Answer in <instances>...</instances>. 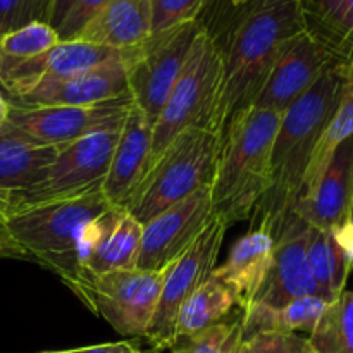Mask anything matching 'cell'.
I'll use <instances>...</instances> for the list:
<instances>
[{
	"label": "cell",
	"instance_id": "f35d334b",
	"mask_svg": "<svg viewBox=\"0 0 353 353\" xmlns=\"http://www.w3.org/2000/svg\"><path fill=\"white\" fill-rule=\"evenodd\" d=\"M9 112H10L9 100L6 99L2 88H0V126H2V124L7 121V117H9Z\"/></svg>",
	"mask_w": 353,
	"mask_h": 353
},
{
	"label": "cell",
	"instance_id": "9c48e42d",
	"mask_svg": "<svg viewBox=\"0 0 353 353\" xmlns=\"http://www.w3.org/2000/svg\"><path fill=\"white\" fill-rule=\"evenodd\" d=\"M228 228L230 226L223 219L214 216L195 243L168 268L157 310L145 336L150 341L152 348L164 352L171 350L176 345L179 310L216 269Z\"/></svg>",
	"mask_w": 353,
	"mask_h": 353
},
{
	"label": "cell",
	"instance_id": "8fae6325",
	"mask_svg": "<svg viewBox=\"0 0 353 353\" xmlns=\"http://www.w3.org/2000/svg\"><path fill=\"white\" fill-rule=\"evenodd\" d=\"M134 105L130 92L95 105H62L16 109L10 107L7 121L23 138L37 145H69L76 140L117 130Z\"/></svg>",
	"mask_w": 353,
	"mask_h": 353
},
{
	"label": "cell",
	"instance_id": "52a82bcc",
	"mask_svg": "<svg viewBox=\"0 0 353 353\" xmlns=\"http://www.w3.org/2000/svg\"><path fill=\"white\" fill-rule=\"evenodd\" d=\"M203 24L200 21L181 24L172 30L155 33L138 47L126 50L124 64L128 72V90L134 105L154 126L181 74L196 34Z\"/></svg>",
	"mask_w": 353,
	"mask_h": 353
},
{
	"label": "cell",
	"instance_id": "ffe728a7",
	"mask_svg": "<svg viewBox=\"0 0 353 353\" xmlns=\"http://www.w3.org/2000/svg\"><path fill=\"white\" fill-rule=\"evenodd\" d=\"M276 240L264 230H248L231 247L226 262L212 271L236 296L241 314L254 303L262 283L272 265Z\"/></svg>",
	"mask_w": 353,
	"mask_h": 353
},
{
	"label": "cell",
	"instance_id": "60d3db41",
	"mask_svg": "<svg viewBox=\"0 0 353 353\" xmlns=\"http://www.w3.org/2000/svg\"><path fill=\"white\" fill-rule=\"evenodd\" d=\"M137 353H162V352L161 350H155V348H150V350H140V348H138Z\"/></svg>",
	"mask_w": 353,
	"mask_h": 353
},
{
	"label": "cell",
	"instance_id": "4316f807",
	"mask_svg": "<svg viewBox=\"0 0 353 353\" xmlns=\"http://www.w3.org/2000/svg\"><path fill=\"white\" fill-rule=\"evenodd\" d=\"M307 340L314 353H353V292L327 303Z\"/></svg>",
	"mask_w": 353,
	"mask_h": 353
},
{
	"label": "cell",
	"instance_id": "74e56055",
	"mask_svg": "<svg viewBox=\"0 0 353 353\" xmlns=\"http://www.w3.org/2000/svg\"><path fill=\"white\" fill-rule=\"evenodd\" d=\"M10 214H12V200L9 195L0 192V230H6V223Z\"/></svg>",
	"mask_w": 353,
	"mask_h": 353
},
{
	"label": "cell",
	"instance_id": "1f68e13d",
	"mask_svg": "<svg viewBox=\"0 0 353 353\" xmlns=\"http://www.w3.org/2000/svg\"><path fill=\"white\" fill-rule=\"evenodd\" d=\"M209 0H152V34L199 21Z\"/></svg>",
	"mask_w": 353,
	"mask_h": 353
},
{
	"label": "cell",
	"instance_id": "6da1fadb",
	"mask_svg": "<svg viewBox=\"0 0 353 353\" xmlns=\"http://www.w3.org/2000/svg\"><path fill=\"white\" fill-rule=\"evenodd\" d=\"M303 31L295 0H250L238 7L223 50V76L210 131L224 140L254 109L283 45Z\"/></svg>",
	"mask_w": 353,
	"mask_h": 353
},
{
	"label": "cell",
	"instance_id": "7c38bea8",
	"mask_svg": "<svg viewBox=\"0 0 353 353\" xmlns=\"http://www.w3.org/2000/svg\"><path fill=\"white\" fill-rule=\"evenodd\" d=\"M214 219L210 186L196 190L143 224L137 268L162 271L185 254Z\"/></svg>",
	"mask_w": 353,
	"mask_h": 353
},
{
	"label": "cell",
	"instance_id": "836d02e7",
	"mask_svg": "<svg viewBox=\"0 0 353 353\" xmlns=\"http://www.w3.org/2000/svg\"><path fill=\"white\" fill-rule=\"evenodd\" d=\"M109 0H74L69 12L65 14L64 21L61 26L57 28L59 40L61 41H71L74 40L76 34L79 33L83 26L102 9Z\"/></svg>",
	"mask_w": 353,
	"mask_h": 353
},
{
	"label": "cell",
	"instance_id": "30bf717a",
	"mask_svg": "<svg viewBox=\"0 0 353 353\" xmlns=\"http://www.w3.org/2000/svg\"><path fill=\"white\" fill-rule=\"evenodd\" d=\"M168 268L162 271L121 269L97 276L88 286L85 305L102 316L116 333L145 338L157 310Z\"/></svg>",
	"mask_w": 353,
	"mask_h": 353
},
{
	"label": "cell",
	"instance_id": "44dd1931",
	"mask_svg": "<svg viewBox=\"0 0 353 353\" xmlns=\"http://www.w3.org/2000/svg\"><path fill=\"white\" fill-rule=\"evenodd\" d=\"M152 37V0H109L74 40L130 50Z\"/></svg>",
	"mask_w": 353,
	"mask_h": 353
},
{
	"label": "cell",
	"instance_id": "4dcf8cb0",
	"mask_svg": "<svg viewBox=\"0 0 353 353\" xmlns=\"http://www.w3.org/2000/svg\"><path fill=\"white\" fill-rule=\"evenodd\" d=\"M54 0H0V38L31 23H48Z\"/></svg>",
	"mask_w": 353,
	"mask_h": 353
},
{
	"label": "cell",
	"instance_id": "277c9868",
	"mask_svg": "<svg viewBox=\"0 0 353 353\" xmlns=\"http://www.w3.org/2000/svg\"><path fill=\"white\" fill-rule=\"evenodd\" d=\"M281 114L252 109L221 141L210 195L214 216L228 226L250 221L269 188L271 152Z\"/></svg>",
	"mask_w": 353,
	"mask_h": 353
},
{
	"label": "cell",
	"instance_id": "3957f363",
	"mask_svg": "<svg viewBox=\"0 0 353 353\" xmlns=\"http://www.w3.org/2000/svg\"><path fill=\"white\" fill-rule=\"evenodd\" d=\"M112 207L99 188L76 199L17 210L7 219L6 231L31 261L54 271L85 303L88 283L79 265L83 233Z\"/></svg>",
	"mask_w": 353,
	"mask_h": 353
},
{
	"label": "cell",
	"instance_id": "ab89813d",
	"mask_svg": "<svg viewBox=\"0 0 353 353\" xmlns=\"http://www.w3.org/2000/svg\"><path fill=\"white\" fill-rule=\"evenodd\" d=\"M248 2H250V0H230L231 6L236 7V9H238V7H243L245 3H248Z\"/></svg>",
	"mask_w": 353,
	"mask_h": 353
},
{
	"label": "cell",
	"instance_id": "5bb4252c",
	"mask_svg": "<svg viewBox=\"0 0 353 353\" xmlns=\"http://www.w3.org/2000/svg\"><path fill=\"white\" fill-rule=\"evenodd\" d=\"M295 214L309 226L326 231L353 223V134L334 148L319 178L296 203Z\"/></svg>",
	"mask_w": 353,
	"mask_h": 353
},
{
	"label": "cell",
	"instance_id": "d590c367",
	"mask_svg": "<svg viewBox=\"0 0 353 353\" xmlns=\"http://www.w3.org/2000/svg\"><path fill=\"white\" fill-rule=\"evenodd\" d=\"M0 257L2 259H19V261H31L26 252L10 238L6 230H0Z\"/></svg>",
	"mask_w": 353,
	"mask_h": 353
},
{
	"label": "cell",
	"instance_id": "7402d4cb",
	"mask_svg": "<svg viewBox=\"0 0 353 353\" xmlns=\"http://www.w3.org/2000/svg\"><path fill=\"white\" fill-rule=\"evenodd\" d=\"M62 147L31 143L9 121L0 126V192L10 196L12 210L14 200L43 179Z\"/></svg>",
	"mask_w": 353,
	"mask_h": 353
},
{
	"label": "cell",
	"instance_id": "e575fe53",
	"mask_svg": "<svg viewBox=\"0 0 353 353\" xmlns=\"http://www.w3.org/2000/svg\"><path fill=\"white\" fill-rule=\"evenodd\" d=\"M138 347L131 341H114V343L90 345L81 348H69V350H48L40 353H137Z\"/></svg>",
	"mask_w": 353,
	"mask_h": 353
},
{
	"label": "cell",
	"instance_id": "f546056e",
	"mask_svg": "<svg viewBox=\"0 0 353 353\" xmlns=\"http://www.w3.org/2000/svg\"><path fill=\"white\" fill-rule=\"evenodd\" d=\"M243 343L241 317L236 321H223L193 336L176 341L171 353H238Z\"/></svg>",
	"mask_w": 353,
	"mask_h": 353
},
{
	"label": "cell",
	"instance_id": "2e32d148",
	"mask_svg": "<svg viewBox=\"0 0 353 353\" xmlns=\"http://www.w3.org/2000/svg\"><path fill=\"white\" fill-rule=\"evenodd\" d=\"M123 54L124 50H114L78 40L59 41L50 50L0 71V88L7 100L16 99L40 83L81 74Z\"/></svg>",
	"mask_w": 353,
	"mask_h": 353
},
{
	"label": "cell",
	"instance_id": "5b68a950",
	"mask_svg": "<svg viewBox=\"0 0 353 353\" xmlns=\"http://www.w3.org/2000/svg\"><path fill=\"white\" fill-rule=\"evenodd\" d=\"M219 148V138L210 130L181 131L152 159L121 209L145 224L196 190L212 186Z\"/></svg>",
	"mask_w": 353,
	"mask_h": 353
},
{
	"label": "cell",
	"instance_id": "603a6c76",
	"mask_svg": "<svg viewBox=\"0 0 353 353\" xmlns=\"http://www.w3.org/2000/svg\"><path fill=\"white\" fill-rule=\"evenodd\" d=\"M303 31L334 61L353 65V0L300 2Z\"/></svg>",
	"mask_w": 353,
	"mask_h": 353
},
{
	"label": "cell",
	"instance_id": "ba28073f",
	"mask_svg": "<svg viewBox=\"0 0 353 353\" xmlns=\"http://www.w3.org/2000/svg\"><path fill=\"white\" fill-rule=\"evenodd\" d=\"M121 128L64 145L43 179L14 200L12 214L26 207L76 199L102 188Z\"/></svg>",
	"mask_w": 353,
	"mask_h": 353
},
{
	"label": "cell",
	"instance_id": "484cf974",
	"mask_svg": "<svg viewBox=\"0 0 353 353\" xmlns=\"http://www.w3.org/2000/svg\"><path fill=\"white\" fill-rule=\"evenodd\" d=\"M236 305V296L228 285L210 272L209 278L181 307L176 323V338L193 336L228 319Z\"/></svg>",
	"mask_w": 353,
	"mask_h": 353
},
{
	"label": "cell",
	"instance_id": "7bdbcfd3",
	"mask_svg": "<svg viewBox=\"0 0 353 353\" xmlns=\"http://www.w3.org/2000/svg\"><path fill=\"white\" fill-rule=\"evenodd\" d=\"M305 353H314V350H312V348H310V347H309V350H307Z\"/></svg>",
	"mask_w": 353,
	"mask_h": 353
},
{
	"label": "cell",
	"instance_id": "cb8c5ba5",
	"mask_svg": "<svg viewBox=\"0 0 353 353\" xmlns=\"http://www.w3.org/2000/svg\"><path fill=\"white\" fill-rule=\"evenodd\" d=\"M307 262L321 299L333 302L345 292L353 259L334 231L309 226Z\"/></svg>",
	"mask_w": 353,
	"mask_h": 353
},
{
	"label": "cell",
	"instance_id": "e0dca14e",
	"mask_svg": "<svg viewBox=\"0 0 353 353\" xmlns=\"http://www.w3.org/2000/svg\"><path fill=\"white\" fill-rule=\"evenodd\" d=\"M307 236L309 224L293 214L276 238L272 265L250 309L254 305L276 309L302 296H319L307 262Z\"/></svg>",
	"mask_w": 353,
	"mask_h": 353
},
{
	"label": "cell",
	"instance_id": "ac0fdd59",
	"mask_svg": "<svg viewBox=\"0 0 353 353\" xmlns=\"http://www.w3.org/2000/svg\"><path fill=\"white\" fill-rule=\"evenodd\" d=\"M124 55L114 61L103 62L81 74L71 76L57 81L40 83L23 95L9 100L16 109H34V107H62V105H95L124 95L128 90V72Z\"/></svg>",
	"mask_w": 353,
	"mask_h": 353
},
{
	"label": "cell",
	"instance_id": "d4e9b609",
	"mask_svg": "<svg viewBox=\"0 0 353 353\" xmlns=\"http://www.w3.org/2000/svg\"><path fill=\"white\" fill-rule=\"evenodd\" d=\"M324 299L317 295L302 296L283 307L254 305L241 314L243 341L259 333H312L317 321L327 307Z\"/></svg>",
	"mask_w": 353,
	"mask_h": 353
},
{
	"label": "cell",
	"instance_id": "4fadbf2b",
	"mask_svg": "<svg viewBox=\"0 0 353 353\" xmlns=\"http://www.w3.org/2000/svg\"><path fill=\"white\" fill-rule=\"evenodd\" d=\"M336 62L305 31L295 34L283 45L254 109L283 116Z\"/></svg>",
	"mask_w": 353,
	"mask_h": 353
},
{
	"label": "cell",
	"instance_id": "d6986e66",
	"mask_svg": "<svg viewBox=\"0 0 353 353\" xmlns=\"http://www.w3.org/2000/svg\"><path fill=\"white\" fill-rule=\"evenodd\" d=\"M152 154V124L145 114L133 105L119 131L116 148L110 159L109 172L103 179L102 192L114 207H123L134 188Z\"/></svg>",
	"mask_w": 353,
	"mask_h": 353
},
{
	"label": "cell",
	"instance_id": "8d00e7d4",
	"mask_svg": "<svg viewBox=\"0 0 353 353\" xmlns=\"http://www.w3.org/2000/svg\"><path fill=\"white\" fill-rule=\"evenodd\" d=\"M72 3H74V0H54V3H52L50 19H48V24H50L54 30H57V28L61 26V23L64 21L65 14L69 12Z\"/></svg>",
	"mask_w": 353,
	"mask_h": 353
},
{
	"label": "cell",
	"instance_id": "b9f144b4",
	"mask_svg": "<svg viewBox=\"0 0 353 353\" xmlns=\"http://www.w3.org/2000/svg\"><path fill=\"white\" fill-rule=\"evenodd\" d=\"M238 353H250V352H248L247 345H245V343H241V345H240V348H238Z\"/></svg>",
	"mask_w": 353,
	"mask_h": 353
},
{
	"label": "cell",
	"instance_id": "f1b7e54d",
	"mask_svg": "<svg viewBox=\"0 0 353 353\" xmlns=\"http://www.w3.org/2000/svg\"><path fill=\"white\" fill-rule=\"evenodd\" d=\"M353 134V65L350 68V81H348L347 90H345V95L341 99L340 107H338L336 114L331 119L330 126L324 131L323 138H321L319 145H317L316 152H314L312 162H310V168L307 171L305 176V186H303V193L314 185L317 178H319L321 171L326 165L327 159L331 157L334 148L341 143L343 140H347L348 137ZM303 196V195H302Z\"/></svg>",
	"mask_w": 353,
	"mask_h": 353
},
{
	"label": "cell",
	"instance_id": "d6a6232c",
	"mask_svg": "<svg viewBox=\"0 0 353 353\" xmlns=\"http://www.w3.org/2000/svg\"><path fill=\"white\" fill-rule=\"evenodd\" d=\"M250 353H305L309 340L296 333H259L243 341Z\"/></svg>",
	"mask_w": 353,
	"mask_h": 353
},
{
	"label": "cell",
	"instance_id": "8992f818",
	"mask_svg": "<svg viewBox=\"0 0 353 353\" xmlns=\"http://www.w3.org/2000/svg\"><path fill=\"white\" fill-rule=\"evenodd\" d=\"M221 76L223 50L210 31L202 26L193 41L181 74L176 79L157 121L152 126L150 161L181 131L190 128L210 130L219 95Z\"/></svg>",
	"mask_w": 353,
	"mask_h": 353
},
{
	"label": "cell",
	"instance_id": "9a60e30c",
	"mask_svg": "<svg viewBox=\"0 0 353 353\" xmlns=\"http://www.w3.org/2000/svg\"><path fill=\"white\" fill-rule=\"evenodd\" d=\"M141 231L143 224L121 207H112L86 226L79 250V265L88 286L97 276L137 268Z\"/></svg>",
	"mask_w": 353,
	"mask_h": 353
},
{
	"label": "cell",
	"instance_id": "7a4b0ae2",
	"mask_svg": "<svg viewBox=\"0 0 353 353\" xmlns=\"http://www.w3.org/2000/svg\"><path fill=\"white\" fill-rule=\"evenodd\" d=\"M350 68L341 62L331 65L319 81L283 114L272 143L269 188L252 216L250 230L268 231L276 240L295 214L314 152L350 81Z\"/></svg>",
	"mask_w": 353,
	"mask_h": 353
},
{
	"label": "cell",
	"instance_id": "83f0119b",
	"mask_svg": "<svg viewBox=\"0 0 353 353\" xmlns=\"http://www.w3.org/2000/svg\"><path fill=\"white\" fill-rule=\"evenodd\" d=\"M59 34L48 23H31L0 38V71L50 50Z\"/></svg>",
	"mask_w": 353,
	"mask_h": 353
},
{
	"label": "cell",
	"instance_id": "ee69618b",
	"mask_svg": "<svg viewBox=\"0 0 353 353\" xmlns=\"http://www.w3.org/2000/svg\"><path fill=\"white\" fill-rule=\"evenodd\" d=\"M295 2H299V3H300V2H303V0H295Z\"/></svg>",
	"mask_w": 353,
	"mask_h": 353
}]
</instances>
